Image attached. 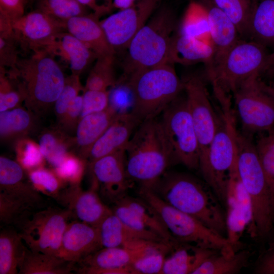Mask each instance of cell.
Segmentation results:
<instances>
[{"label":"cell","mask_w":274,"mask_h":274,"mask_svg":"<svg viewBox=\"0 0 274 274\" xmlns=\"http://www.w3.org/2000/svg\"><path fill=\"white\" fill-rule=\"evenodd\" d=\"M121 200L136 214L151 231L160 236L168 244L177 245L179 243L173 238L157 213L144 200L126 196Z\"/></svg>","instance_id":"cell-34"},{"label":"cell","mask_w":274,"mask_h":274,"mask_svg":"<svg viewBox=\"0 0 274 274\" xmlns=\"http://www.w3.org/2000/svg\"><path fill=\"white\" fill-rule=\"evenodd\" d=\"M162 0H140L100 21L108 40L114 49L127 48L131 40L152 16Z\"/></svg>","instance_id":"cell-15"},{"label":"cell","mask_w":274,"mask_h":274,"mask_svg":"<svg viewBox=\"0 0 274 274\" xmlns=\"http://www.w3.org/2000/svg\"><path fill=\"white\" fill-rule=\"evenodd\" d=\"M175 22L173 13L166 8L151 17L126 48L124 77L170 63L169 50Z\"/></svg>","instance_id":"cell-5"},{"label":"cell","mask_w":274,"mask_h":274,"mask_svg":"<svg viewBox=\"0 0 274 274\" xmlns=\"http://www.w3.org/2000/svg\"><path fill=\"white\" fill-rule=\"evenodd\" d=\"M269 54L262 44L241 39L217 66L206 73L218 99L230 98L228 94L242 82L265 72Z\"/></svg>","instance_id":"cell-7"},{"label":"cell","mask_w":274,"mask_h":274,"mask_svg":"<svg viewBox=\"0 0 274 274\" xmlns=\"http://www.w3.org/2000/svg\"><path fill=\"white\" fill-rule=\"evenodd\" d=\"M38 50L58 57L67 65L72 74L79 76L97 58L93 52L66 30L57 33Z\"/></svg>","instance_id":"cell-22"},{"label":"cell","mask_w":274,"mask_h":274,"mask_svg":"<svg viewBox=\"0 0 274 274\" xmlns=\"http://www.w3.org/2000/svg\"><path fill=\"white\" fill-rule=\"evenodd\" d=\"M6 72L18 84L29 111L39 114L47 110L61 93L66 78L55 57L47 52L33 51Z\"/></svg>","instance_id":"cell-3"},{"label":"cell","mask_w":274,"mask_h":274,"mask_svg":"<svg viewBox=\"0 0 274 274\" xmlns=\"http://www.w3.org/2000/svg\"><path fill=\"white\" fill-rule=\"evenodd\" d=\"M248 38L274 48V0H257L249 23Z\"/></svg>","instance_id":"cell-30"},{"label":"cell","mask_w":274,"mask_h":274,"mask_svg":"<svg viewBox=\"0 0 274 274\" xmlns=\"http://www.w3.org/2000/svg\"><path fill=\"white\" fill-rule=\"evenodd\" d=\"M139 194L157 213L176 242L225 254H232L236 251L227 237L207 227L195 218L168 204L152 190L140 188Z\"/></svg>","instance_id":"cell-9"},{"label":"cell","mask_w":274,"mask_h":274,"mask_svg":"<svg viewBox=\"0 0 274 274\" xmlns=\"http://www.w3.org/2000/svg\"><path fill=\"white\" fill-rule=\"evenodd\" d=\"M101 248L98 228L74 220L66 226L56 256L77 263Z\"/></svg>","instance_id":"cell-20"},{"label":"cell","mask_w":274,"mask_h":274,"mask_svg":"<svg viewBox=\"0 0 274 274\" xmlns=\"http://www.w3.org/2000/svg\"><path fill=\"white\" fill-rule=\"evenodd\" d=\"M11 28L23 48L32 51L65 30L63 21L37 9L13 21Z\"/></svg>","instance_id":"cell-18"},{"label":"cell","mask_w":274,"mask_h":274,"mask_svg":"<svg viewBox=\"0 0 274 274\" xmlns=\"http://www.w3.org/2000/svg\"><path fill=\"white\" fill-rule=\"evenodd\" d=\"M83 107L82 95H79L68 106L65 114L60 119L65 127H71L80 116Z\"/></svg>","instance_id":"cell-55"},{"label":"cell","mask_w":274,"mask_h":274,"mask_svg":"<svg viewBox=\"0 0 274 274\" xmlns=\"http://www.w3.org/2000/svg\"><path fill=\"white\" fill-rule=\"evenodd\" d=\"M225 207L226 237L236 251L240 249L241 239L246 230V220L234 195L228 191L227 192Z\"/></svg>","instance_id":"cell-36"},{"label":"cell","mask_w":274,"mask_h":274,"mask_svg":"<svg viewBox=\"0 0 274 274\" xmlns=\"http://www.w3.org/2000/svg\"><path fill=\"white\" fill-rule=\"evenodd\" d=\"M19 45H22L14 34L12 29L0 31L1 67L10 70L16 66L20 59L18 47Z\"/></svg>","instance_id":"cell-47"},{"label":"cell","mask_w":274,"mask_h":274,"mask_svg":"<svg viewBox=\"0 0 274 274\" xmlns=\"http://www.w3.org/2000/svg\"><path fill=\"white\" fill-rule=\"evenodd\" d=\"M115 56L97 57L84 90L108 91L117 82L114 71Z\"/></svg>","instance_id":"cell-37"},{"label":"cell","mask_w":274,"mask_h":274,"mask_svg":"<svg viewBox=\"0 0 274 274\" xmlns=\"http://www.w3.org/2000/svg\"><path fill=\"white\" fill-rule=\"evenodd\" d=\"M151 190L168 204L226 237V213L208 185L186 174L165 173Z\"/></svg>","instance_id":"cell-1"},{"label":"cell","mask_w":274,"mask_h":274,"mask_svg":"<svg viewBox=\"0 0 274 274\" xmlns=\"http://www.w3.org/2000/svg\"><path fill=\"white\" fill-rule=\"evenodd\" d=\"M41 193L25 180L24 168L9 158L0 157V222L14 226L25 214L45 207Z\"/></svg>","instance_id":"cell-10"},{"label":"cell","mask_w":274,"mask_h":274,"mask_svg":"<svg viewBox=\"0 0 274 274\" xmlns=\"http://www.w3.org/2000/svg\"><path fill=\"white\" fill-rule=\"evenodd\" d=\"M134 98L127 80L123 78L109 90V108L117 116L132 113Z\"/></svg>","instance_id":"cell-43"},{"label":"cell","mask_w":274,"mask_h":274,"mask_svg":"<svg viewBox=\"0 0 274 274\" xmlns=\"http://www.w3.org/2000/svg\"><path fill=\"white\" fill-rule=\"evenodd\" d=\"M31 124L30 113L23 109L18 108L0 113L1 138H11L26 132Z\"/></svg>","instance_id":"cell-39"},{"label":"cell","mask_w":274,"mask_h":274,"mask_svg":"<svg viewBox=\"0 0 274 274\" xmlns=\"http://www.w3.org/2000/svg\"><path fill=\"white\" fill-rule=\"evenodd\" d=\"M260 76L256 74L248 78L232 93L241 133L250 138L274 127V93Z\"/></svg>","instance_id":"cell-11"},{"label":"cell","mask_w":274,"mask_h":274,"mask_svg":"<svg viewBox=\"0 0 274 274\" xmlns=\"http://www.w3.org/2000/svg\"><path fill=\"white\" fill-rule=\"evenodd\" d=\"M86 7L77 0H39L38 9L62 21L87 14Z\"/></svg>","instance_id":"cell-42"},{"label":"cell","mask_w":274,"mask_h":274,"mask_svg":"<svg viewBox=\"0 0 274 274\" xmlns=\"http://www.w3.org/2000/svg\"><path fill=\"white\" fill-rule=\"evenodd\" d=\"M27 0H0V28L11 27L12 22L25 14Z\"/></svg>","instance_id":"cell-53"},{"label":"cell","mask_w":274,"mask_h":274,"mask_svg":"<svg viewBox=\"0 0 274 274\" xmlns=\"http://www.w3.org/2000/svg\"><path fill=\"white\" fill-rule=\"evenodd\" d=\"M17 162L28 171L42 167L44 157L39 145L27 140L20 141L16 146Z\"/></svg>","instance_id":"cell-49"},{"label":"cell","mask_w":274,"mask_h":274,"mask_svg":"<svg viewBox=\"0 0 274 274\" xmlns=\"http://www.w3.org/2000/svg\"><path fill=\"white\" fill-rule=\"evenodd\" d=\"M126 168L131 182L152 189L174 161L169 145L156 117L142 121L126 148Z\"/></svg>","instance_id":"cell-2"},{"label":"cell","mask_w":274,"mask_h":274,"mask_svg":"<svg viewBox=\"0 0 274 274\" xmlns=\"http://www.w3.org/2000/svg\"><path fill=\"white\" fill-rule=\"evenodd\" d=\"M256 151L274 197V127L255 143Z\"/></svg>","instance_id":"cell-44"},{"label":"cell","mask_w":274,"mask_h":274,"mask_svg":"<svg viewBox=\"0 0 274 274\" xmlns=\"http://www.w3.org/2000/svg\"><path fill=\"white\" fill-rule=\"evenodd\" d=\"M133 93L132 113L141 122L155 118L184 91L182 79L168 63L123 77Z\"/></svg>","instance_id":"cell-6"},{"label":"cell","mask_w":274,"mask_h":274,"mask_svg":"<svg viewBox=\"0 0 274 274\" xmlns=\"http://www.w3.org/2000/svg\"><path fill=\"white\" fill-rule=\"evenodd\" d=\"M169 245L155 243L136 249L101 248L76 264L75 271L82 274H132L130 265L146 254Z\"/></svg>","instance_id":"cell-17"},{"label":"cell","mask_w":274,"mask_h":274,"mask_svg":"<svg viewBox=\"0 0 274 274\" xmlns=\"http://www.w3.org/2000/svg\"><path fill=\"white\" fill-rule=\"evenodd\" d=\"M111 209L121 221L128 227L146 235L153 242L170 245L160 236L151 231L136 214L121 199L115 203Z\"/></svg>","instance_id":"cell-46"},{"label":"cell","mask_w":274,"mask_h":274,"mask_svg":"<svg viewBox=\"0 0 274 274\" xmlns=\"http://www.w3.org/2000/svg\"><path fill=\"white\" fill-rule=\"evenodd\" d=\"M74 217L67 208L45 207L25 214L13 227L30 250L56 255L68 221Z\"/></svg>","instance_id":"cell-12"},{"label":"cell","mask_w":274,"mask_h":274,"mask_svg":"<svg viewBox=\"0 0 274 274\" xmlns=\"http://www.w3.org/2000/svg\"><path fill=\"white\" fill-rule=\"evenodd\" d=\"M222 113L205 160L199 165L203 178L225 206L230 173L236 162L234 120L231 103L221 105Z\"/></svg>","instance_id":"cell-8"},{"label":"cell","mask_w":274,"mask_h":274,"mask_svg":"<svg viewBox=\"0 0 274 274\" xmlns=\"http://www.w3.org/2000/svg\"><path fill=\"white\" fill-rule=\"evenodd\" d=\"M76 263L55 255L27 249L19 267V274H70Z\"/></svg>","instance_id":"cell-31"},{"label":"cell","mask_w":274,"mask_h":274,"mask_svg":"<svg viewBox=\"0 0 274 274\" xmlns=\"http://www.w3.org/2000/svg\"><path fill=\"white\" fill-rule=\"evenodd\" d=\"M265 72L274 76V48L273 51L269 54Z\"/></svg>","instance_id":"cell-58"},{"label":"cell","mask_w":274,"mask_h":274,"mask_svg":"<svg viewBox=\"0 0 274 274\" xmlns=\"http://www.w3.org/2000/svg\"><path fill=\"white\" fill-rule=\"evenodd\" d=\"M89 165L92 186L104 202L114 204L126 196L131 181L126 172L125 149L102 157Z\"/></svg>","instance_id":"cell-16"},{"label":"cell","mask_w":274,"mask_h":274,"mask_svg":"<svg viewBox=\"0 0 274 274\" xmlns=\"http://www.w3.org/2000/svg\"><path fill=\"white\" fill-rule=\"evenodd\" d=\"M175 247L166 246L154 250L135 260L130 265L132 274H161L165 253Z\"/></svg>","instance_id":"cell-45"},{"label":"cell","mask_w":274,"mask_h":274,"mask_svg":"<svg viewBox=\"0 0 274 274\" xmlns=\"http://www.w3.org/2000/svg\"><path fill=\"white\" fill-rule=\"evenodd\" d=\"M29 181L40 193L58 201L66 182L43 167L28 171Z\"/></svg>","instance_id":"cell-40"},{"label":"cell","mask_w":274,"mask_h":274,"mask_svg":"<svg viewBox=\"0 0 274 274\" xmlns=\"http://www.w3.org/2000/svg\"><path fill=\"white\" fill-rule=\"evenodd\" d=\"M117 116L108 108L105 111L88 114L80 119L77 128L76 142L82 149V158L86 160L92 146Z\"/></svg>","instance_id":"cell-28"},{"label":"cell","mask_w":274,"mask_h":274,"mask_svg":"<svg viewBox=\"0 0 274 274\" xmlns=\"http://www.w3.org/2000/svg\"><path fill=\"white\" fill-rule=\"evenodd\" d=\"M97 228L102 248L136 249L158 243L125 225L113 212Z\"/></svg>","instance_id":"cell-25"},{"label":"cell","mask_w":274,"mask_h":274,"mask_svg":"<svg viewBox=\"0 0 274 274\" xmlns=\"http://www.w3.org/2000/svg\"><path fill=\"white\" fill-rule=\"evenodd\" d=\"M28 248L13 226H6L0 232V274L18 273L19 267Z\"/></svg>","instance_id":"cell-29"},{"label":"cell","mask_w":274,"mask_h":274,"mask_svg":"<svg viewBox=\"0 0 274 274\" xmlns=\"http://www.w3.org/2000/svg\"><path fill=\"white\" fill-rule=\"evenodd\" d=\"M140 0H113V7L120 10L129 8Z\"/></svg>","instance_id":"cell-57"},{"label":"cell","mask_w":274,"mask_h":274,"mask_svg":"<svg viewBox=\"0 0 274 274\" xmlns=\"http://www.w3.org/2000/svg\"><path fill=\"white\" fill-rule=\"evenodd\" d=\"M83 6L91 9L99 17L113 8V0H77Z\"/></svg>","instance_id":"cell-56"},{"label":"cell","mask_w":274,"mask_h":274,"mask_svg":"<svg viewBox=\"0 0 274 274\" xmlns=\"http://www.w3.org/2000/svg\"><path fill=\"white\" fill-rule=\"evenodd\" d=\"M236 26L241 38H248L249 23L257 0H211Z\"/></svg>","instance_id":"cell-35"},{"label":"cell","mask_w":274,"mask_h":274,"mask_svg":"<svg viewBox=\"0 0 274 274\" xmlns=\"http://www.w3.org/2000/svg\"><path fill=\"white\" fill-rule=\"evenodd\" d=\"M57 201L69 209L74 217L95 227L112 212L92 186L83 191L79 185H70L62 190Z\"/></svg>","instance_id":"cell-19"},{"label":"cell","mask_w":274,"mask_h":274,"mask_svg":"<svg viewBox=\"0 0 274 274\" xmlns=\"http://www.w3.org/2000/svg\"><path fill=\"white\" fill-rule=\"evenodd\" d=\"M254 273L274 274V239L259 256L254 267Z\"/></svg>","instance_id":"cell-54"},{"label":"cell","mask_w":274,"mask_h":274,"mask_svg":"<svg viewBox=\"0 0 274 274\" xmlns=\"http://www.w3.org/2000/svg\"><path fill=\"white\" fill-rule=\"evenodd\" d=\"M84 90L79 76L72 74L66 78L64 87L54 104L56 114L61 119L65 114L71 102Z\"/></svg>","instance_id":"cell-51"},{"label":"cell","mask_w":274,"mask_h":274,"mask_svg":"<svg viewBox=\"0 0 274 274\" xmlns=\"http://www.w3.org/2000/svg\"><path fill=\"white\" fill-rule=\"evenodd\" d=\"M236 165L239 177L251 200L258 236L273 229L274 197L251 138L236 132Z\"/></svg>","instance_id":"cell-4"},{"label":"cell","mask_w":274,"mask_h":274,"mask_svg":"<svg viewBox=\"0 0 274 274\" xmlns=\"http://www.w3.org/2000/svg\"><path fill=\"white\" fill-rule=\"evenodd\" d=\"M83 107L80 119L90 114L101 112L109 107V90H84Z\"/></svg>","instance_id":"cell-52"},{"label":"cell","mask_w":274,"mask_h":274,"mask_svg":"<svg viewBox=\"0 0 274 274\" xmlns=\"http://www.w3.org/2000/svg\"><path fill=\"white\" fill-rule=\"evenodd\" d=\"M98 18L94 13L74 17L64 21V27L97 57L115 56L116 51L109 43Z\"/></svg>","instance_id":"cell-24"},{"label":"cell","mask_w":274,"mask_h":274,"mask_svg":"<svg viewBox=\"0 0 274 274\" xmlns=\"http://www.w3.org/2000/svg\"><path fill=\"white\" fill-rule=\"evenodd\" d=\"M178 32L212 44L206 10L201 3L189 4Z\"/></svg>","instance_id":"cell-33"},{"label":"cell","mask_w":274,"mask_h":274,"mask_svg":"<svg viewBox=\"0 0 274 274\" xmlns=\"http://www.w3.org/2000/svg\"><path fill=\"white\" fill-rule=\"evenodd\" d=\"M86 160L68 154L55 168L54 172L70 185H79L85 169Z\"/></svg>","instance_id":"cell-50"},{"label":"cell","mask_w":274,"mask_h":274,"mask_svg":"<svg viewBox=\"0 0 274 274\" xmlns=\"http://www.w3.org/2000/svg\"><path fill=\"white\" fill-rule=\"evenodd\" d=\"M142 122L132 113L117 116L91 147L86 159L89 163L109 154L125 149Z\"/></svg>","instance_id":"cell-23"},{"label":"cell","mask_w":274,"mask_h":274,"mask_svg":"<svg viewBox=\"0 0 274 274\" xmlns=\"http://www.w3.org/2000/svg\"><path fill=\"white\" fill-rule=\"evenodd\" d=\"M251 257L248 249H239L232 254L217 252L208 257L192 274H234L246 267Z\"/></svg>","instance_id":"cell-32"},{"label":"cell","mask_w":274,"mask_h":274,"mask_svg":"<svg viewBox=\"0 0 274 274\" xmlns=\"http://www.w3.org/2000/svg\"><path fill=\"white\" fill-rule=\"evenodd\" d=\"M182 81L187 106L198 140L200 165L207 158L219 125L220 115L217 114L211 103L202 76L191 74L184 77Z\"/></svg>","instance_id":"cell-14"},{"label":"cell","mask_w":274,"mask_h":274,"mask_svg":"<svg viewBox=\"0 0 274 274\" xmlns=\"http://www.w3.org/2000/svg\"><path fill=\"white\" fill-rule=\"evenodd\" d=\"M269 86H270L271 90L272 91V92L274 93V80L272 81V83L269 85Z\"/></svg>","instance_id":"cell-59"},{"label":"cell","mask_w":274,"mask_h":274,"mask_svg":"<svg viewBox=\"0 0 274 274\" xmlns=\"http://www.w3.org/2000/svg\"><path fill=\"white\" fill-rule=\"evenodd\" d=\"M206 9L211 43L214 50L213 62L206 72L217 66L241 40L236 26L211 0L201 3Z\"/></svg>","instance_id":"cell-21"},{"label":"cell","mask_w":274,"mask_h":274,"mask_svg":"<svg viewBox=\"0 0 274 274\" xmlns=\"http://www.w3.org/2000/svg\"><path fill=\"white\" fill-rule=\"evenodd\" d=\"M59 133L47 131L42 133L39 140V146L45 159L54 168L68 154V143Z\"/></svg>","instance_id":"cell-41"},{"label":"cell","mask_w":274,"mask_h":274,"mask_svg":"<svg viewBox=\"0 0 274 274\" xmlns=\"http://www.w3.org/2000/svg\"><path fill=\"white\" fill-rule=\"evenodd\" d=\"M214 55L211 44L178 32L172 40L169 62L186 65L202 62L207 68L212 64Z\"/></svg>","instance_id":"cell-26"},{"label":"cell","mask_w":274,"mask_h":274,"mask_svg":"<svg viewBox=\"0 0 274 274\" xmlns=\"http://www.w3.org/2000/svg\"><path fill=\"white\" fill-rule=\"evenodd\" d=\"M172 251L165 258L161 274H192L208 257L218 252L186 243H179Z\"/></svg>","instance_id":"cell-27"},{"label":"cell","mask_w":274,"mask_h":274,"mask_svg":"<svg viewBox=\"0 0 274 274\" xmlns=\"http://www.w3.org/2000/svg\"><path fill=\"white\" fill-rule=\"evenodd\" d=\"M12 83L13 80L9 76L6 70L0 67L1 112L15 108L21 101H24L23 93L18 85L15 87Z\"/></svg>","instance_id":"cell-48"},{"label":"cell","mask_w":274,"mask_h":274,"mask_svg":"<svg viewBox=\"0 0 274 274\" xmlns=\"http://www.w3.org/2000/svg\"><path fill=\"white\" fill-rule=\"evenodd\" d=\"M161 114L160 121L174 161L190 169H199V145L186 97L179 96Z\"/></svg>","instance_id":"cell-13"},{"label":"cell","mask_w":274,"mask_h":274,"mask_svg":"<svg viewBox=\"0 0 274 274\" xmlns=\"http://www.w3.org/2000/svg\"><path fill=\"white\" fill-rule=\"evenodd\" d=\"M227 191L234 195L244 213L246 220L247 231L251 237H258L251 200L239 177L236 162L230 173Z\"/></svg>","instance_id":"cell-38"}]
</instances>
